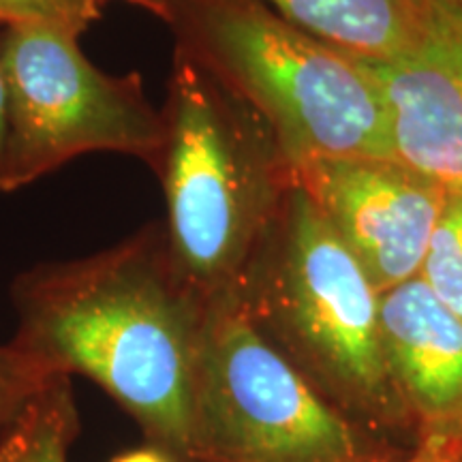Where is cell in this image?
Segmentation results:
<instances>
[{
	"label": "cell",
	"mask_w": 462,
	"mask_h": 462,
	"mask_svg": "<svg viewBox=\"0 0 462 462\" xmlns=\"http://www.w3.org/2000/svg\"><path fill=\"white\" fill-rule=\"evenodd\" d=\"M11 343L56 374H82L148 441L189 462L206 302L180 279L163 223L116 245L24 270L11 285Z\"/></svg>",
	"instance_id": "cell-1"
},
{
	"label": "cell",
	"mask_w": 462,
	"mask_h": 462,
	"mask_svg": "<svg viewBox=\"0 0 462 462\" xmlns=\"http://www.w3.org/2000/svg\"><path fill=\"white\" fill-rule=\"evenodd\" d=\"M161 112V223L173 268L208 304L240 287L291 189V165L262 116L180 50Z\"/></svg>",
	"instance_id": "cell-2"
},
{
	"label": "cell",
	"mask_w": 462,
	"mask_h": 462,
	"mask_svg": "<svg viewBox=\"0 0 462 462\" xmlns=\"http://www.w3.org/2000/svg\"><path fill=\"white\" fill-rule=\"evenodd\" d=\"M263 337L351 421L409 420L381 332V293L296 182L236 289Z\"/></svg>",
	"instance_id": "cell-3"
},
{
	"label": "cell",
	"mask_w": 462,
	"mask_h": 462,
	"mask_svg": "<svg viewBox=\"0 0 462 462\" xmlns=\"http://www.w3.org/2000/svg\"><path fill=\"white\" fill-rule=\"evenodd\" d=\"M176 50L201 62L265 120L296 167L315 159H394L371 65L262 0H163Z\"/></svg>",
	"instance_id": "cell-4"
},
{
	"label": "cell",
	"mask_w": 462,
	"mask_h": 462,
	"mask_svg": "<svg viewBox=\"0 0 462 462\" xmlns=\"http://www.w3.org/2000/svg\"><path fill=\"white\" fill-rule=\"evenodd\" d=\"M189 462H374L236 293L206 306Z\"/></svg>",
	"instance_id": "cell-5"
},
{
	"label": "cell",
	"mask_w": 462,
	"mask_h": 462,
	"mask_svg": "<svg viewBox=\"0 0 462 462\" xmlns=\"http://www.w3.org/2000/svg\"><path fill=\"white\" fill-rule=\"evenodd\" d=\"M79 37L54 22H14L0 31L11 112L7 193L90 152L125 154L159 170L165 120L142 75L103 71Z\"/></svg>",
	"instance_id": "cell-6"
},
{
	"label": "cell",
	"mask_w": 462,
	"mask_h": 462,
	"mask_svg": "<svg viewBox=\"0 0 462 462\" xmlns=\"http://www.w3.org/2000/svg\"><path fill=\"white\" fill-rule=\"evenodd\" d=\"M379 293L420 276L448 190L396 159H315L291 167Z\"/></svg>",
	"instance_id": "cell-7"
},
{
	"label": "cell",
	"mask_w": 462,
	"mask_h": 462,
	"mask_svg": "<svg viewBox=\"0 0 462 462\" xmlns=\"http://www.w3.org/2000/svg\"><path fill=\"white\" fill-rule=\"evenodd\" d=\"M381 332L424 449L462 456V319L415 276L381 293Z\"/></svg>",
	"instance_id": "cell-8"
},
{
	"label": "cell",
	"mask_w": 462,
	"mask_h": 462,
	"mask_svg": "<svg viewBox=\"0 0 462 462\" xmlns=\"http://www.w3.org/2000/svg\"><path fill=\"white\" fill-rule=\"evenodd\" d=\"M388 114L392 157L448 193H462L460 15L424 50L371 62Z\"/></svg>",
	"instance_id": "cell-9"
},
{
	"label": "cell",
	"mask_w": 462,
	"mask_h": 462,
	"mask_svg": "<svg viewBox=\"0 0 462 462\" xmlns=\"http://www.w3.org/2000/svg\"><path fill=\"white\" fill-rule=\"evenodd\" d=\"M282 20L371 62L424 50L446 32L454 9L441 0H262Z\"/></svg>",
	"instance_id": "cell-10"
},
{
	"label": "cell",
	"mask_w": 462,
	"mask_h": 462,
	"mask_svg": "<svg viewBox=\"0 0 462 462\" xmlns=\"http://www.w3.org/2000/svg\"><path fill=\"white\" fill-rule=\"evenodd\" d=\"M78 429L71 377L58 374L0 432V462H67Z\"/></svg>",
	"instance_id": "cell-11"
},
{
	"label": "cell",
	"mask_w": 462,
	"mask_h": 462,
	"mask_svg": "<svg viewBox=\"0 0 462 462\" xmlns=\"http://www.w3.org/2000/svg\"><path fill=\"white\" fill-rule=\"evenodd\" d=\"M420 279L462 319V193H448L421 262Z\"/></svg>",
	"instance_id": "cell-12"
},
{
	"label": "cell",
	"mask_w": 462,
	"mask_h": 462,
	"mask_svg": "<svg viewBox=\"0 0 462 462\" xmlns=\"http://www.w3.org/2000/svg\"><path fill=\"white\" fill-rule=\"evenodd\" d=\"M58 374L39 357L9 340L0 345V432L14 424L26 404Z\"/></svg>",
	"instance_id": "cell-13"
},
{
	"label": "cell",
	"mask_w": 462,
	"mask_h": 462,
	"mask_svg": "<svg viewBox=\"0 0 462 462\" xmlns=\"http://www.w3.org/2000/svg\"><path fill=\"white\" fill-rule=\"evenodd\" d=\"M7 11L9 24L14 22H54L86 32L101 14L86 7L79 0H0Z\"/></svg>",
	"instance_id": "cell-14"
},
{
	"label": "cell",
	"mask_w": 462,
	"mask_h": 462,
	"mask_svg": "<svg viewBox=\"0 0 462 462\" xmlns=\"http://www.w3.org/2000/svg\"><path fill=\"white\" fill-rule=\"evenodd\" d=\"M9 82L0 58V193H7V165H9Z\"/></svg>",
	"instance_id": "cell-15"
},
{
	"label": "cell",
	"mask_w": 462,
	"mask_h": 462,
	"mask_svg": "<svg viewBox=\"0 0 462 462\" xmlns=\"http://www.w3.org/2000/svg\"><path fill=\"white\" fill-rule=\"evenodd\" d=\"M112 462H173V460L165 452H161L159 448L150 446V448H140V449H131V452L118 454Z\"/></svg>",
	"instance_id": "cell-16"
},
{
	"label": "cell",
	"mask_w": 462,
	"mask_h": 462,
	"mask_svg": "<svg viewBox=\"0 0 462 462\" xmlns=\"http://www.w3.org/2000/svg\"><path fill=\"white\" fill-rule=\"evenodd\" d=\"M409 462H462L460 454H449V452H437V449H420V454Z\"/></svg>",
	"instance_id": "cell-17"
},
{
	"label": "cell",
	"mask_w": 462,
	"mask_h": 462,
	"mask_svg": "<svg viewBox=\"0 0 462 462\" xmlns=\"http://www.w3.org/2000/svg\"><path fill=\"white\" fill-rule=\"evenodd\" d=\"M97 3H99V5H101V7H103V5H106V3H109V0H97ZM126 3H133V5H140V7H143V9H148V11H152V14H154V11H157V9H159V5H161V3H163V0H126Z\"/></svg>",
	"instance_id": "cell-18"
},
{
	"label": "cell",
	"mask_w": 462,
	"mask_h": 462,
	"mask_svg": "<svg viewBox=\"0 0 462 462\" xmlns=\"http://www.w3.org/2000/svg\"><path fill=\"white\" fill-rule=\"evenodd\" d=\"M443 5H448L449 9L458 11V14H462V0H441Z\"/></svg>",
	"instance_id": "cell-19"
},
{
	"label": "cell",
	"mask_w": 462,
	"mask_h": 462,
	"mask_svg": "<svg viewBox=\"0 0 462 462\" xmlns=\"http://www.w3.org/2000/svg\"><path fill=\"white\" fill-rule=\"evenodd\" d=\"M79 3L86 5V7L92 9V11H97V14H101V5L97 3V0H79Z\"/></svg>",
	"instance_id": "cell-20"
},
{
	"label": "cell",
	"mask_w": 462,
	"mask_h": 462,
	"mask_svg": "<svg viewBox=\"0 0 462 462\" xmlns=\"http://www.w3.org/2000/svg\"><path fill=\"white\" fill-rule=\"evenodd\" d=\"M9 24V17H7V11H5L3 3H0V28L7 26Z\"/></svg>",
	"instance_id": "cell-21"
},
{
	"label": "cell",
	"mask_w": 462,
	"mask_h": 462,
	"mask_svg": "<svg viewBox=\"0 0 462 462\" xmlns=\"http://www.w3.org/2000/svg\"><path fill=\"white\" fill-rule=\"evenodd\" d=\"M460 15V32H462V14H458Z\"/></svg>",
	"instance_id": "cell-22"
}]
</instances>
